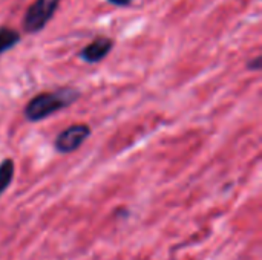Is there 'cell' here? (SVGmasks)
<instances>
[{
    "label": "cell",
    "instance_id": "obj_1",
    "mask_svg": "<svg viewBox=\"0 0 262 260\" xmlns=\"http://www.w3.org/2000/svg\"><path fill=\"white\" fill-rule=\"evenodd\" d=\"M78 98L80 92L74 87H61L54 92H41L26 103L23 115L29 123H38L72 106Z\"/></svg>",
    "mask_w": 262,
    "mask_h": 260
},
{
    "label": "cell",
    "instance_id": "obj_2",
    "mask_svg": "<svg viewBox=\"0 0 262 260\" xmlns=\"http://www.w3.org/2000/svg\"><path fill=\"white\" fill-rule=\"evenodd\" d=\"M60 0H35L25 12L23 29L29 34L40 32L54 17Z\"/></svg>",
    "mask_w": 262,
    "mask_h": 260
},
{
    "label": "cell",
    "instance_id": "obj_3",
    "mask_svg": "<svg viewBox=\"0 0 262 260\" xmlns=\"http://www.w3.org/2000/svg\"><path fill=\"white\" fill-rule=\"evenodd\" d=\"M89 136L91 127L88 124H72L58 133L54 141V147L58 153H72L78 150Z\"/></svg>",
    "mask_w": 262,
    "mask_h": 260
},
{
    "label": "cell",
    "instance_id": "obj_4",
    "mask_svg": "<svg viewBox=\"0 0 262 260\" xmlns=\"http://www.w3.org/2000/svg\"><path fill=\"white\" fill-rule=\"evenodd\" d=\"M114 48V40L109 37H97L91 43H88L80 52L78 57L84 63L89 64H97L101 60H104Z\"/></svg>",
    "mask_w": 262,
    "mask_h": 260
},
{
    "label": "cell",
    "instance_id": "obj_5",
    "mask_svg": "<svg viewBox=\"0 0 262 260\" xmlns=\"http://www.w3.org/2000/svg\"><path fill=\"white\" fill-rule=\"evenodd\" d=\"M20 41V34L8 26H0V55L12 49Z\"/></svg>",
    "mask_w": 262,
    "mask_h": 260
},
{
    "label": "cell",
    "instance_id": "obj_6",
    "mask_svg": "<svg viewBox=\"0 0 262 260\" xmlns=\"http://www.w3.org/2000/svg\"><path fill=\"white\" fill-rule=\"evenodd\" d=\"M14 161L11 158H6L0 162V196L8 190V187L12 182L14 178Z\"/></svg>",
    "mask_w": 262,
    "mask_h": 260
},
{
    "label": "cell",
    "instance_id": "obj_7",
    "mask_svg": "<svg viewBox=\"0 0 262 260\" xmlns=\"http://www.w3.org/2000/svg\"><path fill=\"white\" fill-rule=\"evenodd\" d=\"M247 69H250V70H259V69H261V58H259V57H256L255 60L249 61Z\"/></svg>",
    "mask_w": 262,
    "mask_h": 260
},
{
    "label": "cell",
    "instance_id": "obj_8",
    "mask_svg": "<svg viewBox=\"0 0 262 260\" xmlns=\"http://www.w3.org/2000/svg\"><path fill=\"white\" fill-rule=\"evenodd\" d=\"M111 5H115V6H127L132 3V0H107Z\"/></svg>",
    "mask_w": 262,
    "mask_h": 260
}]
</instances>
